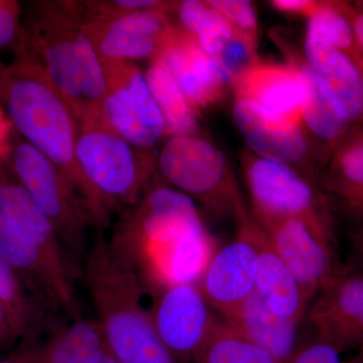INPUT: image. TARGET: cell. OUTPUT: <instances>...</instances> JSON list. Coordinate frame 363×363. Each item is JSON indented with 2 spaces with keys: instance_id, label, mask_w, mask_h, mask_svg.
Returning <instances> with one entry per match:
<instances>
[{
  "instance_id": "obj_1",
  "label": "cell",
  "mask_w": 363,
  "mask_h": 363,
  "mask_svg": "<svg viewBox=\"0 0 363 363\" xmlns=\"http://www.w3.org/2000/svg\"><path fill=\"white\" fill-rule=\"evenodd\" d=\"M111 241L152 295L178 284L198 285L218 248L194 201L164 184L147 191Z\"/></svg>"
},
{
  "instance_id": "obj_2",
  "label": "cell",
  "mask_w": 363,
  "mask_h": 363,
  "mask_svg": "<svg viewBox=\"0 0 363 363\" xmlns=\"http://www.w3.org/2000/svg\"><path fill=\"white\" fill-rule=\"evenodd\" d=\"M0 104L13 130L58 167L93 224L106 225L111 213L76 161L77 117L23 43L0 76Z\"/></svg>"
},
{
  "instance_id": "obj_3",
  "label": "cell",
  "mask_w": 363,
  "mask_h": 363,
  "mask_svg": "<svg viewBox=\"0 0 363 363\" xmlns=\"http://www.w3.org/2000/svg\"><path fill=\"white\" fill-rule=\"evenodd\" d=\"M85 274L107 350L117 363H177L143 304L145 286L111 240L97 236L85 255Z\"/></svg>"
},
{
  "instance_id": "obj_4",
  "label": "cell",
  "mask_w": 363,
  "mask_h": 363,
  "mask_svg": "<svg viewBox=\"0 0 363 363\" xmlns=\"http://www.w3.org/2000/svg\"><path fill=\"white\" fill-rule=\"evenodd\" d=\"M23 43L66 98L79 125L86 116L83 80L97 59L82 2L35 1L23 21Z\"/></svg>"
},
{
  "instance_id": "obj_5",
  "label": "cell",
  "mask_w": 363,
  "mask_h": 363,
  "mask_svg": "<svg viewBox=\"0 0 363 363\" xmlns=\"http://www.w3.org/2000/svg\"><path fill=\"white\" fill-rule=\"evenodd\" d=\"M145 154L109 130L97 112L81 121L76 161L109 213L116 208L135 207L152 187V167Z\"/></svg>"
},
{
  "instance_id": "obj_6",
  "label": "cell",
  "mask_w": 363,
  "mask_h": 363,
  "mask_svg": "<svg viewBox=\"0 0 363 363\" xmlns=\"http://www.w3.org/2000/svg\"><path fill=\"white\" fill-rule=\"evenodd\" d=\"M157 169L164 185L175 189L212 213L238 216L242 196L228 160L214 143L200 135L172 136L162 145Z\"/></svg>"
},
{
  "instance_id": "obj_7",
  "label": "cell",
  "mask_w": 363,
  "mask_h": 363,
  "mask_svg": "<svg viewBox=\"0 0 363 363\" xmlns=\"http://www.w3.org/2000/svg\"><path fill=\"white\" fill-rule=\"evenodd\" d=\"M6 161L52 222L69 259L72 255L75 259L85 257L89 248L86 229L93 223L92 219L58 167L26 143L13 128Z\"/></svg>"
},
{
  "instance_id": "obj_8",
  "label": "cell",
  "mask_w": 363,
  "mask_h": 363,
  "mask_svg": "<svg viewBox=\"0 0 363 363\" xmlns=\"http://www.w3.org/2000/svg\"><path fill=\"white\" fill-rule=\"evenodd\" d=\"M240 160L252 215L260 226L293 218L331 219L328 201L311 177L250 150H245Z\"/></svg>"
},
{
  "instance_id": "obj_9",
  "label": "cell",
  "mask_w": 363,
  "mask_h": 363,
  "mask_svg": "<svg viewBox=\"0 0 363 363\" xmlns=\"http://www.w3.org/2000/svg\"><path fill=\"white\" fill-rule=\"evenodd\" d=\"M104 66L107 92L98 116L109 130L136 150L147 152L166 136V128L145 72L135 63Z\"/></svg>"
},
{
  "instance_id": "obj_10",
  "label": "cell",
  "mask_w": 363,
  "mask_h": 363,
  "mask_svg": "<svg viewBox=\"0 0 363 363\" xmlns=\"http://www.w3.org/2000/svg\"><path fill=\"white\" fill-rule=\"evenodd\" d=\"M235 218L233 240L217 248L198 283L208 304L222 318L245 303L257 285L260 226L247 208Z\"/></svg>"
},
{
  "instance_id": "obj_11",
  "label": "cell",
  "mask_w": 363,
  "mask_h": 363,
  "mask_svg": "<svg viewBox=\"0 0 363 363\" xmlns=\"http://www.w3.org/2000/svg\"><path fill=\"white\" fill-rule=\"evenodd\" d=\"M264 230L312 303L340 271L335 264L331 219H288Z\"/></svg>"
},
{
  "instance_id": "obj_12",
  "label": "cell",
  "mask_w": 363,
  "mask_h": 363,
  "mask_svg": "<svg viewBox=\"0 0 363 363\" xmlns=\"http://www.w3.org/2000/svg\"><path fill=\"white\" fill-rule=\"evenodd\" d=\"M173 26L169 11L164 9H147L108 18H85L86 33L104 65L152 61Z\"/></svg>"
},
{
  "instance_id": "obj_13",
  "label": "cell",
  "mask_w": 363,
  "mask_h": 363,
  "mask_svg": "<svg viewBox=\"0 0 363 363\" xmlns=\"http://www.w3.org/2000/svg\"><path fill=\"white\" fill-rule=\"evenodd\" d=\"M149 310L157 335L177 363L193 360L216 317L195 284H178L155 294Z\"/></svg>"
},
{
  "instance_id": "obj_14",
  "label": "cell",
  "mask_w": 363,
  "mask_h": 363,
  "mask_svg": "<svg viewBox=\"0 0 363 363\" xmlns=\"http://www.w3.org/2000/svg\"><path fill=\"white\" fill-rule=\"evenodd\" d=\"M304 322L341 353L363 347V274L340 269L313 298Z\"/></svg>"
},
{
  "instance_id": "obj_15",
  "label": "cell",
  "mask_w": 363,
  "mask_h": 363,
  "mask_svg": "<svg viewBox=\"0 0 363 363\" xmlns=\"http://www.w3.org/2000/svg\"><path fill=\"white\" fill-rule=\"evenodd\" d=\"M150 62L168 72L198 114L218 104L233 87L216 61L180 26L174 25Z\"/></svg>"
},
{
  "instance_id": "obj_16",
  "label": "cell",
  "mask_w": 363,
  "mask_h": 363,
  "mask_svg": "<svg viewBox=\"0 0 363 363\" xmlns=\"http://www.w3.org/2000/svg\"><path fill=\"white\" fill-rule=\"evenodd\" d=\"M233 116L250 152L292 166L316 180L309 166L310 145L302 125L245 98L234 100Z\"/></svg>"
},
{
  "instance_id": "obj_17",
  "label": "cell",
  "mask_w": 363,
  "mask_h": 363,
  "mask_svg": "<svg viewBox=\"0 0 363 363\" xmlns=\"http://www.w3.org/2000/svg\"><path fill=\"white\" fill-rule=\"evenodd\" d=\"M0 257L20 272L50 305L62 308L73 319L81 317L80 306L71 279L59 274L42 250L1 214Z\"/></svg>"
},
{
  "instance_id": "obj_18",
  "label": "cell",
  "mask_w": 363,
  "mask_h": 363,
  "mask_svg": "<svg viewBox=\"0 0 363 363\" xmlns=\"http://www.w3.org/2000/svg\"><path fill=\"white\" fill-rule=\"evenodd\" d=\"M0 214L42 250L59 274L72 281L71 260L52 222L13 175L6 157L0 161Z\"/></svg>"
},
{
  "instance_id": "obj_19",
  "label": "cell",
  "mask_w": 363,
  "mask_h": 363,
  "mask_svg": "<svg viewBox=\"0 0 363 363\" xmlns=\"http://www.w3.org/2000/svg\"><path fill=\"white\" fill-rule=\"evenodd\" d=\"M233 88L235 98L250 100L276 116L302 125L304 88L297 68L290 62H257L233 81Z\"/></svg>"
},
{
  "instance_id": "obj_20",
  "label": "cell",
  "mask_w": 363,
  "mask_h": 363,
  "mask_svg": "<svg viewBox=\"0 0 363 363\" xmlns=\"http://www.w3.org/2000/svg\"><path fill=\"white\" fill-rule=\"evenodd\" d=\"M284 52L288 62L297 68L304 88L303 128L325 145L337 147L352 123L345 107L304 57L290 48L284 47Z\"/></svg>"
},
{
  "instance_id": "obj_21",
  "label": "cell",
  "mask_w": 363,
  "mask_h": 363,
  "mask_svg": "<svg viewBox=\"0 0 363 363\" xmlns=\"http://www.w3.org/2000/svg\"><path fill=\"white\" fill-rule=\"evenodd\" d=\"M20 351L28 363H104L108 353L99 321L82 317L54 329L44 342L28 341Z\"/></svg>"
},
{
  "instance_id": "obj_22",
  "label": "cell",
  "mask_w": 363,
  "mask_h": 363,
  "mask_svg": "<svg viewBox=\"0 0 363 363\" xmlns=\"http://www.w3.org/2000/svg\"><path fill=\"white\" fill-rule=\"evenodd\" d=\"M222 320L279 363H288L301 342L298 335L303 323L274 314L255 292Z\"/></svg>"
},
{
  "instance_id": "obj_23",
  "label": "cell",
  "mask_w": 363,
  "mask_h": 363,
  "mask_svg": "<svg viewBox=\"0 0 363 363\" xmlns=\"http://www.w3.org/2000/svg\"><path fill=\"white\" fill-rule=\"evenodd\" d=\"M255 293L274 314L284 319L304 323L311 301L272 247L262 226L259 233V267Z\"/></svg>"
},
{
  "instance_id": "obj_24",
  "label": "cell",
  "mask_w": 363,
  "mask_h": 363,
  "mask_svg": "<svg viewBox=\"0 0 363 363\" xmlns=\"http://www.w3.org/2000/svg\"><path fill=\"white\" fill-rule=\"evenodd\" d=\"M304 59L339 98L352 123L363 117V80L360 69L350 57L306 37Z\"/></svg>"
},
{
  "instance_id": "obj_25",
  "label": "cell",
  "mask_w": 363,
  "mask_h": 363,
  "mask_svg": "<svg viewBox=\"0 0 363 363\" xmlns=\"http://www.w3.org/2000/svg\"><path fill=\"white\" fill-rule=\"evenodd\" d=\"M318 185L325 197L331 196L352 218L363 222V133L339 143Z\"/></svg>"
},
{
  "instance_id": "obj_26",
  "label": "cell",
  "mask_w": 363,
  "mask_h": 363,
  "mask_svg": "<svg viewBox=\"0 0 363 363\" xmlns=\"http://www.w3.org/2000/svg\"><path fill=\"white\" fill-rule=\"evenodd\" d=\"M0 303L6 308L20 337L33 340L47 315L49 302L20 272L0 257Z\"/></svg>"
},
{
  "instance_id": "obj_27",
  "label": "cell",
  "mask_w": 363,
  "mask_h": 363,
  "mask_svg": "<svg viewBox=\"0 0 363 363\" xmlns=\"http://www.w3.org/2000/svg\"><path fill=\"white\" fill-rule=\"evenodd\" d=\"M152 96L161 111L166 136L199 135L197 113L174 78L155 62L145 72Z\"/></svg>"
},
{
  "instance_id": "obj_28",
  "label": "cell",
  "mask_w": 363,
  "mask_h": 363,
  "mask_svg": "<svg viewBox=\"0 0 363 363\" xmlns=\"http://www.w3.org/2000/svg\"><path fill=\"white\" fill-rule=\"evenodd\" d=\"M169 13L176 14L181 28L190 33L212 58L223 49L235 30L207 1L173 2Z\"/></svg>"
},
{
  "instance_id": "obj_29",
  "label": "cell",
  "mask_w": 363,
  "mask_h": 363,
  "mask_svg": "<svg viewBox=\"0 0 363 363\" xmlns=\"http://www.w3.org/2000/svg\"><path fill=\"white\" fill-rule=\"evenodd\" d=\"M195 363H279L266 350L226 324L215 320L213 326L196 351Z\"/></svg>"
},
{
  "instance_id": "obj_30",
  "label": "cell",
  "mask_w": 363,
  "mask_h": 363,
  "mask_svg": "<svg viewBox=\"0 0 363 363\" xmlns=\"http://www.w3.org/2000/svg\"><path fill=\"white\" fill-rule=\"evenodd\" d=\"M306 37L330 45L347 55L353 61L359 58L351 21L331 2L318 4L316 11L308 18Z\"/></svg>"
},
{
  "instance_id": "obj_31",
  "label": "cell",
  "mask_w": 363,
  "mask_h": 363,
  "mask_svg": "<svg viewBox=\"0 0 363 363\" xmlns=\"http://www.w3.org/2000/svg\"><path fill=\"white\" fill-rule=\"evenodd\" d=\"M213 59L233 85L236 78L259 61L257 38L234 30L231 39Z\"/></svg>"
},
{
  "instance_id": "obj_32",
  "label": "cell",
  "mask_w": 363,
  "mask_h": 363,
  "mask_svg": "<svg viewBox=\"0 0 363 363\" xmlns=\"http://www.w3.org/2000/svg\"><path fill=\"white\" fill-rule=\"evenodd\" d=\"M207 2L228 21L233 30L257 38L259 23L252 2L247 0H208Z\"/></svg>"
},
{
  "instance_id": "obj_33",
  "label": "cell",
  "mask_w": 363,
  "mask_h": 363,
  "mask_svg": "<svg viewBox=\"0 0 363 363\" xmlns=\"http://www.w3.org/2000/svg\"><path fill=\"white\" fill-rule=\"evenodd\" d=\"M23 35L20 4L0 0V51L11 50L16 54L23 44Z\"/></svg>"
},
{
  "instance_id": "obj_34",
  "label": "cell",
  "mask_w": 363,
  "mask_h": 363,
  "mask_svg": "<svg viewBox=\"0 0 363 363\" xmlns=\"http://www.w3.org/2000/svg\"><path fill=\"white\" fill-rule=\"evenodd\" d=\"M288 363H343V360L340 351L313 334L311 338L298 344Z\"/></svg>"
},
{
  "instance_id": "obj_35",
  "label": "cell",
  "mask_w": 363,
  "mask_h": 363,
  "mask_svg": "<svg viewBox=\"0 0 363 363\" xmlns=\"http://www.w3.org/2000/svg\"><path fill=\"white\" fill-rule=\"evenodd\" d=\"M318 1L312 0H272V6L274 9L291 16H305L309 18L316 11Z\"/></svg>"
},
{
  "instance_id": "obj_36",
  "label": "cell",
  "mask_w": 363,
  "mask_h": 363,
  "mask_svg": "<svg viewBox=\"0 0 363 363\" xmlns=\"http://www.w3.org/2000/svg\"><path fill=\"white\" fill-rule=\"evenodd\" d=\"M18 338H20V335L14 328L9 313L6 312L4 305L0 303V350L11 345Z\"/></svg>"
},
{
  "instance_id": "obj_37",
  "label": "cell",
  "mask_w": 363,
  "mask_h": 363,
  "mask_svg": "<svg viewBox=\"0 0 363 363\" xmlns=\"http://www.w3.org/2000/svg\"><path fill=\"white\" fill-rule=\"evenodd\" d=\"M11 133H13V126L7 119L4 111L0 108V161L6 157Z\"/></svg>"
},
{
  "instance_id": "obj_38",
  "label": "cell",
  "mask_w": 363,
  "mask_h": 363,
  "mask_svg": "<svg viewBox=\"0 0 363 363\" xmlns=\"http://www.w3.org/2000/svg\"><path fill=\"white\" fill-rule=\"evenodd\" d=\"M352 248L357 259V269L363 274V227L353 234Z\"/></svg>"
},
{
  "instance_id": "obj_39",
  "label": "cell",
  "mask_w": 363,
  "mask_h": 363,
  "mask_svg": "<svg viewBox=\"0 0 363 363\" xmlns=\"http://www.w3.org/2000/svg\"><path fill=\"white\" fill-rule=\"evenodd\" d=\"M353 30H354L355 39L358 44V47L363 50V11L359 13L354 14L351 18Z\"/></svg>"
},
{
  "instance_id": "obj_40",
  "label": "cell",
  "mask_w": 363,
  "mask_h": 363,
  "mask_svg": "<svg viewBox=\"0 0 363 363\" xmlns=\"http://www.w3.org/2000/svg\"><path fill=\"white\" fill-rule=\"evenodd\" d=\"M0 363H28L26 362V358L23 357L21 351L18 350V352L14 353L13 355H11V357L6 358V360H2Z\"/></svg>"
},
{
  "instance_id": "obj_41",
  "label": "cell",
  "mask_w": 363,
  "mask_h": 363,
  "mask_svg": "<svg viewBox=\"0 0 363 363\" xmlns=\"http://www.w3.org/2000/svg\"><path fill=\"white\" fill-rule=\"evenodd\" d=\"M355 351H357V352H355L352 357L343 360V363H363V347Z\"/></svg>"
},
{
  "instance_id": "obj_42",
  "label": "cell",
  "mask_w": 363,
  "mask_h": 363,
  "mask_svg": "<svg viewBox=\"0 0 363 363\" xmlns=\"http://www.w3.org/2000/svg\"><path fill=\"white\" fill-rule=\"evenodd\" d=\"M104 363H117L116 360L114 359L113 357H111V353H107L106 357H105V360Z\"/></svg>"
},
{
  "instance_id": "obj_43",
  "label": "cell",
  "mask_w": 363,
  "mask_h": 363,
  "mask_svg": "<svg viewBox=\"0 0 363 363\" xmlns=\"http://www.w3.org/2000/svg\"><path fill=\"white\" fill-rule=\"evenodd\" d=\"M6 68V66L4 65V64H2L1 62H0V76H1V74L4 73V69Z\"/></svg>"
},
{
  "instance_id": "obj_44",
  "label": "cell",
  "mask_w": 363,
  "mask_h": 363,
  "mask_svg": "<svg viewBox=\"0 0 363 363\" xmlns=\"http://www.w3.org/2000/svg\"><path fill=\"white\" fill-rule=\"evenodd\" d=\"M362 80H363V72H362Z\"/></svg>"
}]
</instances>
